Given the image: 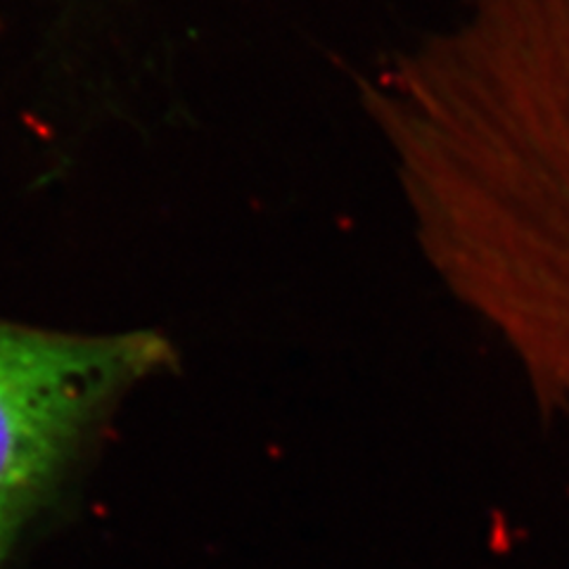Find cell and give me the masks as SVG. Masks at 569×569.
Segmentation results:
<instances>
[{
	"instance_id": "6da1fadb",
	"label": "cell",
	"mask_w": 569,
	"mask_h": 569,
	"mask_svg": "<svg viewBox=\"0 0 569 569\" xmlns=\"http://www.w3.org/2000/svg\"><path fill=\"white\" fill-rule=\"evenodd\" d=\"M173 363L157 330L91 335L0 318V565L88 432Z\"/></svg>"
}]
</instances>
